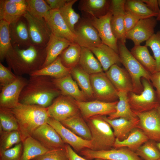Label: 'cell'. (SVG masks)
Instances as JSON below:
<instances>
[{"instance_id": "1", "label": "cell", "mask_w": 160, "mask_h": 160, "mask_svg": "<svg viewBox=\"0 0 160 160\" xmlns=\"http://www.w3.org/2000/svg\"><path fill=\"white\" fill-rule=\"evenodd\" d=\"M47 56L46 47L32 44L25 49L12 46L5 60L8 67L17 76L29 74L41 69Z\"/></svg>"}, {"instance_id": "2", "label": "cell", "mask_w": 160, "mask_h": 160, "mask_svg": "<svg viewBox=\"0 0 160 160\" xmlns=\"http://www.w3.org/2000/svg\"><path fill=\"white\" fill-rule=\"evenodd\" d=\"M61 94L52 78L44 76H30L20 95L19 103L47 108Z\"/></svg>"}, {"instance_id": "3", "label": "cell", "mask_w": 160, "mask_h": 160, "mask_svg": "<svg viewBox=\"0 0 160 160\" xmlns=\"http://www.w3.org/2000/svg\"><path fill=\"white\" fill-rule=\"evenodd\" d=\"M10 110L17 120L22 142L31 136L38 127L47 123L49 117L47 108L36 105L19 103Z\"/></svg>"}, {"instance_id": "4", "label": "cell", "mask_w": 160, "mask_h": 160, "mask_svg": "<svg viewBox=\"0 0 160 160\" xmlns=\"http://www.w3.org/2000/svg\"><path fill=\"white\" fill-rule=\"evenodd\" d=\"M85 120L91 133V150H107L113 148L116 137L111 126L102 116H94Z\"/></svg>"}, {"instance_id": "5", "label": "cell", "mask_w": 160, "mask_h": 160, "mask_svg": "<svg viewBox=\"0 0 160 160\" xmlns=\"http://www.w3.org/2000/svg\"><path fill=\"white\" fill-rule=\"evenodd\" d=\"M118 45L121 63L131 77L133 87V92L140 94L143 89L141 79L144 78L150 81L151 74L133 56L127 48L125 43L119 41Z\"/></svg>"}, {"instance_id": "6", "label": "cell", "mask_w": 160, "mask_h": 160, "mask_svg": "<svg viewBox=\"0 0 160 160\" xmlns=\"http://www.w3.org/2000/svg\"><path fill=\"white\" fill-rule=\"evenodd\" d=\"M141 80L143 91L139 94L132 92H128L127 94L131 108L136 115L156 108L160 105V101L151 81L144 78Z\"/></svg>"}, {"instance_id": "7", "label": "cell", "mask_w": 160, "mask_h": 160, "mask_svg": "<svg viewBox=\"0 0 160 160\" xmlns=\"http://www.w3.org/2000/svg\"><path fill=\"white\" fill-rule=\"evenodd\" d=\"M90 78L94 95L96 100L108 102L119 100L118 91L105 73L90 75Z\"/></svg>"}, {"instance_id": "8", "label": "cell", "mask_w": 160, "mask_h": 160, "mask_svg": "<svg viewBox=\"0 0 160 160\" xmlns=\"http://www.w3.org/2000/svg\"><path fill=\"white\" fill-rule=\"evenodd\" d=\"M47 109L49 117L60 122L80 112L74 99L61 94L55 99Z\"/></svg>"}, {"instance_id": "9", "label": "cell", "mask_w": 160, "mask_h": 160, "mask_svg": "<svg viewBox=\"0 0 160 160\" xmlns=\"http://www.w3.org/2000/svg\"><path fill=\"white\" fill-rule=\"evenodd\" d=\"M23 17L27 23L32 44L39 47H46L51 32L45 20L36 19L27 12Z\"/></svg>"}, {"instance_id": "10", "label": "cell", "mask_w": 160, "mask_h": 160, "mask_svg": "<svg viewBox=\"0 0 160 160\" xmlns=\"http://www.w3.org/2000/svg\"><path fill=\"white\" fill-rule=\"evenodd\" d=\"M79 153L89 160L97 159L104 160H143L135 152L126 147L113 148L108 150L99 151L85 148Z\"/></svg>"}, {"instance_id": "11", "label": "cell", "mask_w": 160, "mask_h": 160, "mask_svg": "<svg viewBox=\"0 0 160 160\" xmlns=\"http://www.w3.org/2000/svg\"><path fill=\"white\" fill-rule=\"evenodd\" d=\"M76 43L81 47L89 48L102 43L96 29L87 17L81 18L74 27Z\"/></svg>"}, {"instance_id": "12", "label": "cell", "mask_w": 160, "mask_h": 160, "mask_svg": "<svg viewBox=\"0 0 160 160\" xmlns=\"http://www.w3.org/2000/svg\"><path fill=\"white\" fill-rule=\"evenodd\" d=\"M112 15L110 10L105 15L99 18L89 15L86 17L97 31L102 42L119 54L118 40L113 33L111 25Z\"/></svg>"}, {"instance_id": "13", "label": "cell", "mask_w": 160, "mask_h": 160, "mask_svg": "<svg viewBox=\"0 0 160 160\" xmlns=\"http://www.w3.org/2000/svg\"><path fill=\"white\" fill-rule=\"evenodd\" d=\"M139 120L137 128L149 140L160 142V116L156 108L136 114Z\"/></svg>"}, {"instance_id": "14", "label": "cell", "mask_w": 160, "mask_h": 160, "mask_svg": "<svg viewBox=\"0 0 160 160\" xmlns=\"http://www.w3.org/2000/svg\"><path fill=\"white\" fill-rule=\"evenodd\" d=\"M118 101L108 102L97 100L90 101L76 100L80 113L84 119L95 116H109L114 113Z\"/></svg>"}, {"instance_id": "15", "label": "cell", "mask_w": 160, "mask_h": 160, "mask_svg": "<svg viewBox=\"0 0 160 160\" xmlns=\"http://www.w3.org/2000/svg\"><path fill=\"white\" fill-rule=\"evenodd\" d=\"M47 123L56 130L64 142L70 145L76 152L79 153L85 148L92 149L91 140L84 139L77 136L64 126L60 122L49 117Z\"/></svg>"}, {"instance_id": "16", "label": "cell", "mask_w": 160, "mask_h": 160, "mask_svg": "<svg viewBox=\"0 0 160 160\" xmlns=\"http://www.w3.org/2000/svg\"><path fill=\"white\" fill-rule=\"evenodd\" d=\"M28 80L18 76L13 82L2 88L0 94V108L11 109L19 103L21 92Z\"/></svg>"}, {"instance_id": "17", "label": "cell", "mask_w": 160, "mask_h": 160, "mask_svg": "<svg viewBox=\"0 0 160 160\" xmlns=\"http://www.w3.org/2000/svg\"><path fill=\"white\" fill-rule=\"evenodd\" d=\"M49 150L65 148V143L56 130L46 123L37 128L31 136Z\"/></svg>"}, {"instance_id": "18", "label": "cell", "mask_w": 160, "mask_h": 160, "mask_svg": "<svg viewBox=\"0 0 160 160\" xmlns=\"http://www.w3.org/2000/svg\"><path fill=\"white\" fill-rule=\"evenodd\" d=\"M157 24L154 17L140 19L132 29L126 33V39L132 40L135 46L140 45L154 33Z\"/></svg>"}, {"instance_id": "19", "label": "cell", "mask_w": 160, "mask_h": 160, "mask_svg": "<svg viewBox=\"0 0 160 160\" xmlns=\"http://www.w3.org/2000/svg\"><path fill=\"white\" fill-rule=\"evenodd\" d=\"M125 0H111L110 10L112 16L111 25L113 33L119 41L125 43L126 32L124 25Z\"/></svg>"}, {"instance_id": "20", "label": "cell", "mask_w": 160, "mask_h": 160, "mask_svg": "<svg viewBox=\"0 0 160 160\" xmlns=\"http://www.w3.org/2000/svg\"><path fill=\"white\" fill-rule=\"evenodd\" d=\"M51 33L65 39L72 43L76 42L75 34L68 27L61 15L59 10H51L44 18Z\"/></svg>"}, {"instance_id": "21", "label": "cell", "mask_w": 160, "mask_h": 160, "mask_svg": "<svg viewBox=\"0 0 160 160\" xmlns=\"http://www.w3.org/2000/svg\"><path fill=\"white\" fill-rule=\"evenodd\" d=\"M27 12L26 0L23 3L19 0H0V20L11 24L23 17Z\"/></svg>"}, {"instance_id": "22", "label": "cell", "mask_w": 160, "mask_h": 160, "mask_svg": "<svg viewBox=\"0 0 160 160\" xmlns=\"http://www.w3.org/2000/svg\"><path fill=\"white\" fill-rule=\"evenodd\" d=\"M105 73L118 91L133 92L131 77L125 69L117 64H114L105 72Z\"/></svg>"}, {"instance_id": "23", "label": "cell", "mask_w": 160, "mask_h": 160, "mask_svg": "<svg viewBox=\"0 0 160 160\" xmlns=\"http://www.w3.org/2000/svg\"><path fill=\"white\" fill-rule=\"evenodd\" d=\"M53 81L61 95L70 97L76 101H87V98L73 79L71 73L60 78H53Z\"/></svg>"}, {"instance_id": "24", "label": "cell", "mask_w": 160, "mask_h": 160, "mask_svg": "<svg viewBox=\"0 0 160 160\" xmlns=\"http://www.w3.org/2000/svg\"><path fill=\"white\" fill-rule=\"evenodd\" d=\"M88 48L96 56L105 72L113 65L121 63L119 54L103 43L97 47Z\"/></svg>"}, {"instance_id": "25", "label": "cell", "mask_w": 160, "mask_h": 160, "mask_svg": "<svg viewBox=\"0 0 160 160\" xmlns=\"http://www.w3.org/2000/svg\"><path fill=\"white\" fill-rule=\"evenodd\" d=\"M10 35L12 46H22L27 47L32 45L30 39L27 23L22 17L10 24Z\"/></svg>"}, {"instance_id": "26", "label": "cell", "mask_w": 160, "mask_h": 160, "mask_svg": "<svg viewBox=\"0 0 160 160\" xmlns=\"http://www.w3.org/2000/svg\"><path fill=\"white\" fill-rule=\"evenodd\" d=\"M72 43L65 39L57 36L51 33L46 47L47 56L42 68L54 61Z\"/></svg>"}, {"instance_id": "27", "label": "cell", "mask_w": 160, "mask_h": 160, "mask_svg": "<svg viewBox=\"0 0 160 160\" xmlns=\"http://www.w3.org/2000/svg\"><path fill=\"white\" fill-rule=\"evenodd\" d=\"M102 116L113 129L116 138L120 140H124L133 129L137 127L139 123V119L132 120L120 118L110 119L106 116Z\"/></svg>"}, {"instance_id": "28", "label": "cell", "mask_w": 160, "mask_h": 160, "mask_svg": "<svg viewBox=\"0 0 160 160\" xmlns=\"http://www.w3.org/2000/svg\"><path fill=\"white\" fill-rule=\"evenodd\" d=\"M111 0H81L78 8L83 12L99 18L105 15L110 10Z\"/></svg>"}, {"instance_id": "29", "label": "cell", "mask_w": 160, "mask_h": 160, "mask_svg": "<svg viewBox=\"0 0 160 160\" xmlns=\"http://www.w3.org/2000/svg\"><path fill=\"white\" fill-rule=\"evenodd\" d=\"M65 127L81 138L91 140V132L80 113L60 122Z\"/></svg>"}, {"instance_id": "30", "label": "cell", "mask_w": 160, "mask_h": 160, "mask_svg": "<svg viewBox=\"0 0 160 160\" xmlns=\"http://www.w3.org/2000/svg\"><path fill=\"white\" fill-rule=\"evenodd\" d=\"M149 139L144 133L137 127L133 129L124 140L116 138L113 148L126 147L135 152L142 145Z\"/></svg>"}, {"instance_id": "31", "label": "cell", "mask_w": 160, "mask_h": 160, "mask_svg": "<svg viewBox=\"0 0 160 160\" xmlns=\"http://www.w3.org/2000/svg\"><path fill=\"white\" fill-rule=\"evenodd\" d=\"M128 93L125 91H118L119 100L116 111L107 117L108 119H113L123 118L132 120L138 119L131 108L128 100Z\"/></svg>"}, {"instance_id": "32", "label": "cell", "mask_w": 160, "mask_h": 160, "mask_svg": "<svg viewBox=\"0 0 160 160\" xmlns=\"http://www.w3.org/2000/svg\"><path fill=\"white\" fill-rule=\"evenodd\" d=\"M88 48L81 47L79 65L89 75L103 72L102 65Z\"/></svg>"}, {"instance_id": "33", "label": "cell", "mask_w": 160, "mask_h": 160, "mask_svg": "<svg viewBox=\"0 0 160 160\" xmlns=\"http://www.w3.org/2000/svg\"><path fill=\"white\" fill-rule=\"evenodd\" d=\"M22 143L23 151L20 160H32L50 151L32 136L27 138Z\"/></svg>"}, {"instance_id": "34", "label": "cell", "mask_w": 160, "mask_h": 160, "mask_svg": "<svg viewBox=\"0 0 160 160\" xmlns=\"http://www.w3.org/2000/svg\"><path fill=\"white\" fill-rule=\"evenodd\" d=\"M71 70L63 65L59 56L52 63L33 73L30 76H44L59 79L71 73Z\"/></svg>"}, {"instance_id": "35", "label": "cell", "mask_w": 160, "mask_h": 160, "mask_svg": "<svg viewBox=\"0 0 160 160\" xmlns=\"http://www.w3.org/2000/svg\"><path fill=\"white\" fill-rule=\"evenodd\" d=\"M130 52L141 65L151 74L156 72V64L145 45L134 46Z\"/></svg>"}, {"instance_id": "36", "label": "cell", "mask_w": 160, "mask_h": 160, "mask_svg": "<svg viewBox=\"0 0 160 160\" xmlns=\"http://www.w3.org/2000/svg\"><path fill=\"white\" fill-rule=\"evenodd\" d=\"M71 74L87 98H94L90 75L84 71L79 65L71 70Z\"/></svg>"}, {"instance_id": "37", "label": "cell", "mask_w": 160, "mask_h": 160, "mask_svg": "<svg viewBox=\"0 0 160 160\" xmlns=\"http://www.w3.org/2000/svg\"><path fill=\"white\" fill-rule=\"evenodd\" d=\"M81 52V46L73 42L64 50L59 56L63 65L71 69L79 65Z\"/></svg>"}, {"instance_id": "38", "label": "cell", "mask_w": 160, "mask_h": 160, "mask_svg": "<svg viewBox=\"0 0 160 160\" xmlns=\"http://www.w3.org/2000/svg\"><path fill=\"white\" fill-rule=\"evenodd\" d=\"M124 8L125 11L130 12L140 19L157 15L148 8L142 0H126Z\"/></svg>"}, {"instance_id": "39", "label": "cell", "mask_w": 160, "mask_h": 160, "mask_svg": "<svg viewBox=\"0 0 160 160\" xmlns=\"http://www.w3.org/2000/svg\"><path fill=\"white\" fill-rule=\"evenodd\" d=\"M77 1V0H68L66 4L59 9L65 23L74 33L75 25L81 18L79 14L76 12L73 8V5Z\"/></svg>"}, {"instance_id": "40", "label": "cell", "mask_w": 160, "mask_h": 160, "mask_svg": "<svg viewBox=\"0 0 160 160\" xmlns=\"http://www.w3.org/2000/svg\"><path fill=\"white\" fill-rule=\"evenodd\" d=\"M27 11L33 17L44 19L51 10L45 0H26Z\"/></svg>"}, {"instance_id": "41", "label": "cell", "mask_w": 160, "mask_h": 160, "mask_svg": "<svg viewBox=\"0 0 160 160\" xmlns=\"http://www.w3.org/2000/svg\"><path fill=\"white\" fill-rule=\"evenodd\" d=\"M10 24L3 20H0V60L3 61L12 47L10 35Z\"/></svg>"}, {"instance_id": "42", "label": "cell", "mask_w": 160, "mask_h": 160, "mask_svg": "<svg viewBox=\"0 0 160 160\" xmlns=\"http://www.w3.org/2000/svg\"><path fill=\"white\" fill-rule=\"evenodd\" d=\"M143 160H157L160 159V151L156 145V142L149 140L135 151Z\"/></svg>"}, {"instance_id": "43", "label": "cell", "mask_w": 160, "mask_h": 160, "mask_svg": "<svg viewBox=\"0 0 160 160\" xmlns=\"http://www.w3.org/2000/svg\"><path fill=\"white\" fill-rule=\"evenodd\" d=\"M0 128L6 132L19 131L17 120L10 109L0 108Z\"/></svg>"}, {"instance_id": "44", "label": "cell", "mask_w": 160, "mask_h": 160, "mask_svg": "<svg viewBox=\"0 0 160 160\" xmlns=\"http://www.w3.org/2000/svg\"><path fill=\"white\" fill-rule=\"evenodd\" d=\"M0 151H5L21 142L22 140L18 131L6 132L0 128Z\"/></svg>"}, {"instance_id": "45", "label": "cell", "mask_w": 160, "mask_h": 160, "mask_svg": "<svg viewBox=\"0 0 160 160\" xmlns=\"http://www.w3.org/2000/svg\"><path fill=\"white\" fill-rule=\"evenodd\" d=\"M145 45L150 47L153 52L156 64V72H160V31L146 41Z\"/></svg>"}, {"instance_id": "46", "label": "cell", "mask_w": 160, "mask_h": 160, "mask_svg": "<svg viewBox=\"0 0 160 160\" xmlns=\"http://www.w3.org/2000/svg\"><path fill=\"white\" fill-rule=\"evenodd\" d=\"M32 160H69L65 148L51 150Z\"/></svg>"}, {"instance_id": "47", "label": "cell", "mask_w": 160, "mask_h": 160, "mask_svg": "<svg viewBox=\"0 0 160 160\" xmlns=\"http://www.w3.org/2000/svg\"><path fill=\"white\" fill-rule=\"evenodd\" d=\"M22 151L21 142L9 149L0 151V160H20Z\"/></svg>"}, {"instance_id": "48", "label": "cell", "mask_w": 160, "mask_h": 160, "mask_svg": "<svg viewBox=\"0 0 160 160\" xmlns=\"http://www.w3.org/2000/svg\"><path fill=\"white\" fill-rule=\"evenodd\" d=\"M18 76L13 73L9 67H6L1 62L0 63V89L14 81Z\"/></svg>"}, {"instance_id": "49", "label": "cell", "mask_w": 160, "mask_h": 160, "mask_svg": "<svg viewBox=\"0 0 160 160\" xmlns=\"http://www.w3.org/2000/svg\"><path fill=\"white\" fill-rule=\"evenodd\" d=\"M140 20L130 12L125 11L124 16V25L126 33L132 29Z\"/></svg>"}, {"instance_id": "50", "label": "cell", "mask_w": 160, "mask_h": 160, "mask_svg": "<svg viewBox=\"0 0 160 160\" xmlns=\"http://www.w3.org/2000/svg\"><path fill=\"white\" fill-rule=\"evenodd\" d=\"M65 148L69 160H89L83 158L73 150L69 145L65 144ZM95 160H104L100 159H97Z\"/></svg>"}, {"instance_id": "51", "label": "cell", "mask_w": 160, "mask_h": 160, "mask_svg": "<svg viewBox=\"0 0 160 160\" xmlns=\"http://www.w3.org/2000/svg\"><path fill=\"white\" fill-rule=\"evenodd\" d=\"M156 89V92L160 101V72H157L152 74L150 77V81Z\"/></svg>"}, {"instance_id": "52", "label": "cell", "mask_w": 160, "mask_h": 160, "mask_svg": "<svg viewBox=\"0 0 160 160\" xmlns=\"http://www.w3.org/2000/svg\"><path fill=\"white\" fill-rule=\"evenodd\" d=\"M68 0H45L51 10H59L63 7Z\"/></svg>"}, {"instance_id": "53", "label": "cell", "mask_w": 160, "mask_h": 160, "mask_svg": "<svg viewBox=\"0 0 160 160\" xmlns=\"http://www.w3.org/2000/svg\"><path fill=\"white\" fill-rule=\"evenodd\" d=\"M142 1L150 10L157 15L159 9L158 0H142Z\"/></svg>"}, {"instance_id": "54", "label": "cell", "mask_w": 160, "mask_h": 160, "mask_svg": "<svg viewBox=\"0 0 160 160\" xmlns=\"http://www.w3.org/2000/svg\"><path fill=\"white\" fill-rule=\"evenodd\" d=\"M159 9L156 18V20L160 22V0H158Z\"/></svg>"}, {"instance_id": "55", "label": "cell", "mask_w": 160, "mask_h": 160, "mask_svg": "<svg viewBox=\"0 0 160 160\" xmlns=\"http://www.w3.org/2000/svg\"><path fill=\"white\" fill-rule=\"evenodd\" d=\"M160 116V105H159L156 108Z\"/></svg>"}, {"instance_id": "56", "label": "cell", "mask_w": 160, "mask_h": 160, "mask_svg": "<svg viewBox=\"0 0 160 160\" xmlns=\"http://www.w3.org/2000/svg\"><path fill=\"white\" fill-rule=\"evenodd\" d=\"M156 145L160 151V142H156Z\"/></svg>"}, {"instance_id": "57", "label": "cell", "mask_w": 160, "mask_h": 160, "mask_svg": "<svg viewBox=\"0 0 160 160\" xmlns=\"http://www.w3.org/2000/svg\"><path fill=\"white\" fill-rule=\"evenodd\" d=\"M160 160V159H158V160Z\"/></svg>"}]
</instances>
